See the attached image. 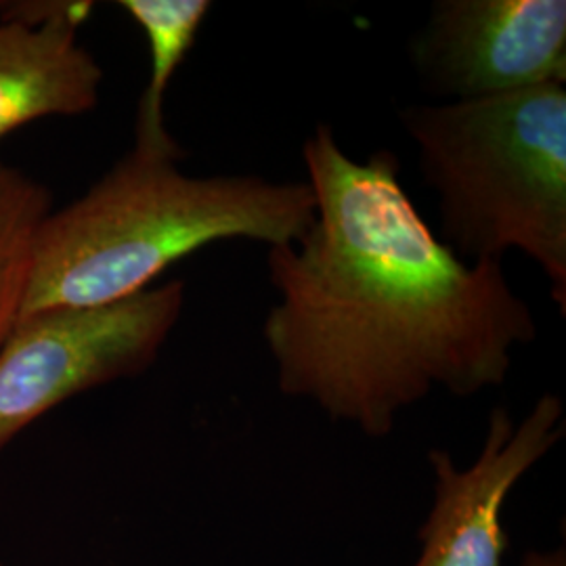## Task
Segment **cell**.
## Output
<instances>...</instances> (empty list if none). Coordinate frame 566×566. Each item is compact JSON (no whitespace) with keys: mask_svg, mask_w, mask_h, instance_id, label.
<instances>
[{"mask_svg":"<svg viewBox=\"0 0 566 566\" xmlns=\"http://www.w3.org/2000/svg\"><path fill=\"white\" fill-rule=\"evenodd\" d=\"M0 566H2V565H0Z\"/></svg>","mask_w":566,"mask_h":566,"instance_id":"cell-11","label":"cell"},{"mask_svg":"<svg viewBox=\"0 0 566 566\" xmlns=\"http://www.w3.org/2000/svg\"><path fill=\"white\" fill-rule=\"evenodd\" d=\"M303 163L315 221L266 252L280 301L263 338L283 395L382 439L434 388L474 397L504 385L537 322L502 263H465L439 240L392 149L355 160L317 124Z\"/></svg>","mask_w":566,"mask_h":566,"instance_id":"cell-1","label":"cell"},{"mask_svg":"<svg viewBox=\"0 0 566 566\" xmlns=\"http://www.w3.org/2000/svg\"><path fill=\"white\" fill-rule=\"evenodd\" d=\"M185 282L120 303L21 317L0 346V451L61 403L156 364L185 308Z\"/></svg>","mask_w":566,"mask_h":566,"instance_id":"cell-4","label":"cell"},{"mask_svg":"<svg viewBox=\"0 0 566 566\" xmlns=\"http://www.w3.org/2000/svg\"><path fill=\"white\" fill-rule=\"evenodd\" d=\"M523 566H566L565 549L528 552Z\"/></svg>","mask_w":566,"mask_h":566,"instance_id":"cell-10","label":"cell"},{"mask_svg":"<svg viewBox=\"0 0 566 566\" xmlns=\"http://www.w3.org/2000/svg\"><path fill=\"white\" fill-rule=\"evenodd\" d=\"M426 93L472 102L566 82L565 0H437L409 41Z\"/></svg>","mask_w":566,"mask_h":566,"instance_id":"cell-5","label":"cell"},{"mask_svg":"<svg viewBox=\"0 0 566 566\" xmlns=\"http://www.w3.org/2000/svg\"><path fill=\"white\" fill-rule=\"evenodd\" d=\"M93 11L91 0L0 2V139L99 105L105 72L78 39Z\"/></svg>","mask_w":566,"mask_h":566,"instance_id":"cell-7","label":"cell"},{"mask_svg":"<svg viewBox=\"0 0 566 566\" xmlns=\"http://www.w3.org/2000/svg\"><path fill=\"white\" fill-rule=\"evenodd\" d=\"M181 156L130 149L42 227L23 315L120 303L172 264L229 242L292 245L315 221L306 181L182 172Z\"/></svg>","mask_w":566,"mask_h":566,"instance_id":"cell-2","label":"cell"},{"mask_svg":"<svg viewBox=\"0 0 566 566\" xmlns=\"http://www.w3.org/2000/svg\"><path fill=\"white\" fill-rule=\"evenodd\" d=\"M565 437L560 397L542 395L521 424L497 407L489 413L479 458L458 468L443 449H432L434 506L420 531L416 566H500L507 546L502 507L510 491Z\"/></svg>","mask_w":566,"mask_h":566,"instance_id":"cell-6","label":"cell"},{"mask_svg":"<svg viewBox=\"0 0 566 566\" xmlns=\"http://www.w3.org/2000/svg\"><path fill=\"white\" fill-rule=\"evenodd\" d=\"M118 7L142 28L149 46V78L137 105L133 147L147 154L181 156L179 143L168 133L164 103L177 70L196 44L212 2L120 0Z\"/></svg>","mask_w":566,"mask_h":566,"instance_id":"cell-8","label":"cell"},{"mask_svg":"<svg viewBox=\"0 0 566 566\" xmlns=\"http://www.w3.org/2000/svg\"><path fill=\"white\" fill-rule=\"evenodd\" d=\"M53 193L20 168L0 163V346L20 324L42 227Z\"/></svg>","mask_w":566,"mask_h":566,"instance_id":"cell-9","label":"cell"},{"mask_svg":"<svg viewBox=\"0 0 566 566\" xmlns=\"http://www.w3.org/2000/svg\"><path fill=\"white\" fill-rule=\"evenodd\" d=\"M439 200L441 242L465 263L518 250L566 315V88L542 84L399 112Z\"/></svg>","mask_w":566,"mask_h":566,"instance_id":"cell-3","label":"cell"}]
</instances>
